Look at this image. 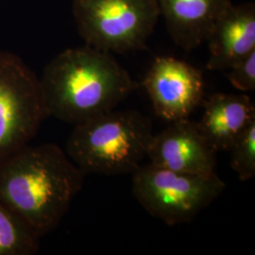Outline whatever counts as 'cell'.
Returning a JSON list of instances; mask_svg holds the SVG:
<instances>
[{"instance_id":"6da1fadb","label":"cell","mask_w":255,"mask_h":255,"mask_svg":"<svg viewBox=\"0 0 255 255\" xmlns=\"http://www.w3.org/2000/svg\"><path fill=\"white\" fill-rule=\"evenodd\" d=\"M84 177L58 145L27 144L0 162V201L41 239L61 224Z\"/></svg>"},{"instance_id":"52a82bcc","label":"cell","mask_w":255,"mask_h":255,"mask_svg":"<svg viewBox=\"0 0 255 255\" xmlns=\"http://www.w3.org/2000/svg\"><path fill=\"white\" fill-rule=\"evenodd\" d=\"M142 85L156 115L169 122L188 119L204 101L201 70L173 57H156Z\"/></svg>"},{"instance_id":"8992f818","label":"cell","mask_w":255,"mask_h":255,"mask_svg":"<svg viewBox=\"0 0 255 255\" xmlns=\"http://www.w3.org/2000/svg\"><path fill=\"white\" fill-rule=\"evenodd\" d=\"M48 117L39 78L17 55L0 52V162L29 144Z\"/></svg>"},{"instance_id":"3957f363","label":"cell","mask_w":255,"mask_h":255,"mask_svg":"<svg viewBox=\"0 0 255 255\" xmlns=\"http://www.w3.org/2000/svg\"><path fill=\"white\" fill-rule=\"evenodd\" d=\"M74 126L65 152L85 175L133 173L153 136L151 120L135 110H112Z\"/></svg>"},{"instance_id":"7a4b0ae2","label":"cell","mask_w":255,"mask_h":255,"mask_svg":"<svg viewBox=\"0 0 255 255\" xmlns=\"http://www.w3.org/2000/svg\"><path fill=\"white\" fill-rule=\"evenodd\" d=\"M39 80L48 116L73 125L115 109L139 87L112 53L86 45L57 55Z\"/></svg>"},{"instance_id":"5bb4252c","label":"cell","mask_w":255,"mask_h":255,"mask_svg":"<svg viewBox=\"0 0 255 255\" xmlns=\"http://www.w3.org/2000/svg\"><path fill=\"white\" fill-rule=\"evenodd\" d=\"M229 82L240 92L255 90V50L229 68Z\"/></svg>"},{"instance_id":"8fae6325","label":"cell","mask_w":255,"mask_h":255,"mask_svg":"<svg viewBox=\"0 0 255 255\" xmlns=\"http://www.w3.org/2000/svg\"><path fill=\"white\" fill-rule=\"evenodd\" d=\"M202 106L203 114L197 125L217 152L228 150L255 120V104L245 94L216 93L202 101Z\"/></svg>"},{"instance_id":"4fadbf2b","label":"cell","mask_w":255,"mask_h":255,"mask_svg":"<svg viewBox=\"0 0 255 255\" xmlns=\"http://www.w3.org/2000/svg\"><path fill=\"white\" fill-rule=\"evenodd\" d=\"M232 169L242 182L255 176V120L235 139L228 150Z\"/></svg>"},{"instance_id":"277c9868","label":"cell","mask_w":255,"mask_h":255,"mask_svg":"<svg viewBox=\"0 0 255 255\" xmlns=\"http://www.w3.org/2000/svg\"><path fill=\"white\" fill-rule=\"evenodd\" d=\"M226 189L217 172H178L141 164L132 173V193L146 212L169 226L191 222Z\"/></svg>"},{"instance_id":"ba28073f","label":"cell","mask_w":255,"mask_h":255,"mask_svg":"<svg viewBox=\"0 0 255 255\" xmlns=\"http://www.w3.org/2000/svg\"><path fill=\"white\" fill-rule=\"evenodd\" d=\"M217 153L197 122L187 119L171 122L153 134L146 157L151 164L174 171L212 174L216 172Z\"/></svg>"},{"instance_id":"30bf717a","label":"cell","mask_w":255,"mask_h":255,"mask_svg":"<svg viewBox=\"0 0 255 255\" xmlns=\"http://www.w3.org/2000/svg\"><path fill=\"white\" fill-rule=\"evenodd\" d=\"M210 71H227L255 50V5H232L213 28L207 41Z\"/></svg>"},{"instance_id":"5b68a950","label":"cell","mask_w":255,"mask_h":255,"mask_svg":"<svg viewBox=\"0 0 255 255\" xmlns=\"http://www.w3.org/2000/svg\"><path fill=\"white\" fill-rule=\"evenodd\" d=\"M73 14L86 46L119 54L146 48L161 16L156 0H73Z\"/></svg>"},{"instance_id":"7c38bea8","label":"cell","mask_w":255,"mask_h":255,"mask_svg":"<svg viewBox=\"0 0 255 255\" xmlns=\"http://www.w3.org/2000/svg\"><path fill=\"white\" fill-rule=\"evenodd\" d=\"M40 238L8 206L0 201V255H32Z\"/></svg>"},{"instance_id":"9c48e42d","label":"cell","mask_w":255,"mask_h":255,"mask_svg":"<svg viewBox=\"0 0 255 255\" xmlns=\"http://www.w3.org/2000/svg\"><path fill=\"white\" fill-rule=\"evenodd\" d=\"M175 44L186 51L207 41L232 0H156Z\"/></svg>"}]
</instances>
